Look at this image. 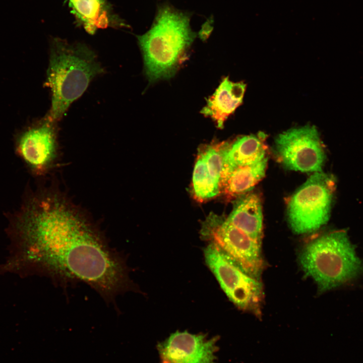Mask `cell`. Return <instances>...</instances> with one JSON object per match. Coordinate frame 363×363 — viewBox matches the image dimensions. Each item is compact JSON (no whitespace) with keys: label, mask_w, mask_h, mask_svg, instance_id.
<instances>
[{"label":"cell","mask_w":363,"mask_h":363,"mask_svg":"<svg viewBox=\"0 0 363 363\" xmlns=\"http://www.w3.org/2000/svg\"><path fill=\"white\" fill-rule=\"evenodd\" d=\"M11 229L22 247V259L34 271L60 283H85L107 301L130 286L124 259L56 190L29 197L14 215Z\"/></svg>","instance_id":"1"},{"label":"cell","mask_w":363,"mask_h":363,"mask_svg":"<svg viewBox=\"0 0 363 363\" xmlns=\"http://www.w3.org/2000/svg\"><path fill=\"white\" fill-rule=\"evenodd\" d=\"M191 17L189 12L162 4L150 30L138 36L150 81L170 78L177 71L196 37L190 27Z\"/></svg>","instance_id":"2"},{"label":"cell","mask_w":363,"mask_h":363,"mask_svg":"<svg viewBox=\"0 0 363 363\" xmlns=\"http://www.w3.org/2000/svg\"><path fill=\"white\" fill-rule=\"evenodd\" d=\"M103 72L96 54L88 46L53 38L47 73L46 85L52 94L48 117L55 122L60 120L90 81Z\"/></svg>","instance_id":"3"},{"label":"cell","mask_w":363,"mask_h":363,"mask_svg":"<svg viewBox=\"0 0 363 363\" xmlns=\"http://www.w3.org/2000/svg\"><path fill=\"white\" fill-rule=\"evenodd\" d=\"M299 261L321 292L348 282L363 271L362 262L342 230L323 234L310 242L302 250Z\"/></svg>","instance_id":"4"},{"label":"cell","mask_w":363,"mask_h":363,"mask_svg":"<svg viewBox=\"0 0 363 363\" xmlns=\"http://www.w3.org/2000/svg\"><path fill=\"white\" fill-rule=\"evenodd\" d=\"M334 190L333 178L321 171L307 179L288 205V219L294 232H312L327 222Z\"/></svg>","instance_id":"5"},{"label":"cell","mask_w":363,"mask_h":363,"mask_svg":"<svg viewBox=\"0 0 363 363\" xmlns=\"http://www.w3.org/2000/svg\"><path fill=\"white\" fill-rule=\"evenodd\" d=\"M205 262L230 300L240 310L261 315L264 298L260 279L247 273L215 245L204 250Z\"/></svg>","instance_id":"6"},{"label":"cell","mask_w":363,"mask_h":363,"mask_svg":"<svg viewBox=\"0 0 363 363\" xmlns=\"http://www.w3.org/2000/svg\"><path fill=\"white\" fill-rule=\"evenodd\" d=\"M202 234L247 273L260 279L264 268L262 241L254 239L226 219L214 215L204 223Z\"/></svg>","instance_id":"7"},{"label":"cell","mask_w":363,"mask_h":363,"mask_svg":"<svg viewBox=\"0 0 363 363\" xmlns=\"http://www.w3.org/2000/svg\"><path fill=\"white\" fill-rule=\"evenodd\" d=\"M276 151L287 168L301 172H321L325 154L318 132L314 126L289 130L280 134Z\"/></svg>","instance_id":"8"},{"label":"cell","mask_w":363,"mask_h":363,"mask_svg":"<svg viewBox=\"0 0 363 363\" xmlns=\"http://www.w3.org/2000/svg\"><path fill=\"white\" fill-rule=\"evenodd\" d=\"M56 123L47 117L26 130L17 139L16 153L36 176L48 173L58 161L60 149Z\"/></svg>","instance_id":"9"},{"label":"cell","mask_w":363,"mask_h":363,"mask_svg":"<svg viewBox=\"0 0 363 363\" xmlns=\"http://www.w3.org/2000/svg\"><path fill=\"white\" fill-rule=\"evenodd\" d=\"M217 340L176 331L159 343L157 349L161 363H216Z\"/></svg>","instance_id":"10"},{"label":"cell","mask_w":363,"mask_h":363,"mask_svg":"<svg viewBox=\"0 0 363 363\" xmlns=\"http://www.w3.org/2000/svg\"><path fill=\"white\" fill-rule=\"evenodd\" d=\"M77 24L91 34L100 29L128 27L108 0H67Z\"/></svg>","instance_id":"11"},{"label":"cell","mask_w":363,"mask_h":363,"mask_svg":"<svg viewBox=\"0 0 363 363\" xmlns=\"http://www.w3.org/2000/svg\"><path fill=\"white\" fill-rule=\"evenodd\" d=\"M246 84L234 83L224 78L214 93L208 98L201 113L210 117L217 127L222 128L224 122L241 104Z\"/></svg>","instance_id":"12"},{"label":"cell","mask_w":363,"mask_h":363,"mask_svg":"<svg viewBox=\"0 0 363 363\" xmlns=\"http://www.w3.org/2000/svg\"><path fill=\"white\" fill-rule=\"evenodd\" d=\"M263 133L238 138L230 145L223 144V167L234 168L256 164L266 158Z\"/></svg>","instance_id":"13"},{"label":"cell","mask_w":363,"mask_h":363,"mask_svg":"<svg viewBox=\"0 0 363 363\" xmlns=\"http://www.w3.org/2000/svg\"><path fill=\"white\" fill-rule=\"evenodd\" d=\"M267 158L252 165L222 168L220 192L234 197L252 189L264 176Z\"/></svg>","instance_id":"14"},{"label":"cell","mask_w":363,"mask_h":363,"mask_svg":"<svg viewBox=\"0 0 363 363\" xmlns=\"http://www.w3.org/2000/svg\"><path fill=\"white\" fill-rule=\"evenodd\" d=\"M226 219L254 239L262 241L263 215L261 200L257 195L251 194L239 199Z\"/></svg>","instance_id":"15"},{"label":"cell","mask_w":363,"mask_h":363,"mask_svg":"<svg viewBox=\"0 0 363 363\" xmlns=\"http://www.w3.org/2000/svg\"><path fill=\"white\" fill-rule=\"evenodd\" d=\"M193 187L194 198L201 202L214 197L220 192V184L210 175L200 152L194 169Z\"/></svg>","instance_id":"16"}]
</instances>
